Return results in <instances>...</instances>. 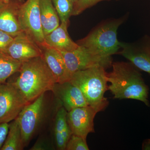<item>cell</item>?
I'll return each instance as SVG.
<instances>
[{
  "label": "cell",
  "mask_w": 150,
  "mask_h": 150,
  "mask_svg": "<svg viewBox=\"0 0 150 150\" xmlns=\"http://www.w3.org/2000/svg\"><path fill=\"white\" fill-rule=\"evenodd\" d=\"M60 52L64 58L70 78L71 75L78 71L98 66L107 69L112 66V57L100 56L79 45L74 51Z\"/></svg>",
  "instance_id": "52a82bcc"
},
{
  "label": "cell",
  "mask_w": 150,
  "mask_h": 150,
  "mask_svg": "<svg viewBox=\"0 0 150 150\" xmlns=\"http://www.w3.org/2000/svg\"><path fill=\"white\" fill-rule=\"evenodd\" d=\"M67 150H88L86 139L80 136L72 134L67 143Z\"/></svg>",
  "instance_id": "ffe728a7"
},
{
  "label": "cell",
  "mask_w": 150,
  "mask_h": 150,
  "mask_svg": "<svg viewBox=\"0 0 150 150\" xmlns=\"http://www.w3.org/2000/svg\"><path fill=\"white\" fill-rule=\"evenodd\" d=\"M111 67L112 71L107 73V78L110 83L108 90L113 98L136 100L150 107L149 88L140 70L130 62H115Z\"/></svg>",
  "instance_id": "6da1fadb"
},
{
  "label": "cell",
  "mask_w": 150,
  "mask_h": 150,
  "mask_svg": "<svg viewBox=\"0 0 150 150\" xmlns=\"http://www.w3.org/2000/svg\"><path fill=\"white\" fill-rule=\"evenodd\" d=\"M19 75L12 82L28 103L52 91L56 81L42 55L23 62Z\"/></svg>",
  "instance_id": "7a4b0ae2"
},
{
  "label": "cell",
  "mask_w": 150,
  "mask_h": 150,
  "mask_svg": "<svg viewBox=\"0 0 150 150\" xmlns=\"http://www.w3.org/2000/svg\"><path fill=\"white\" fill-rule=\"evenodd\" d=\"M67 110L61 105L57 110L54 125V133H62L63 129L68 125Z\"/></svg>",
  "instance_id": "44dd1931"
},
{
  "label": "cell",
  "mask_w": 150,
  "mask_h": 150,
  "mask_svg": "<svg viewBox=\"0 0 150 150\" xmlns=\"http://www.w3.org/2000/svg\"><path fill=\"white\" fill-rule=\"evenodd\" d=\"M10 1V0H0V2L4 3H8Z\"/></svg>",
  "instance_id": "4316f807"
},
{
  "label": "cell",
  "mask_w": 150,
  "mask_h": 150,
  "mask_svg": "<svg viewBox=\"0 0 150 150\" xmlns=\"http://www.w3.org/2000/svg\"><path fill=\"white\" fill-rule=\"evenodd\" d=\"M119 54L132 63L139 69L150 76V37L145 35L137 41L130 43L121 42Z\"/></svg>",
  "instance_id": "9c48e42d"
},
{
  "label": "cell",
  "mask_w": 150,
  "mask_h": 150,
  "mask_svg": "<svg viewBox=\"0 0 150 150\" xmlns=\"http://www.w3.org/2000/svg\"><path fill=\"white\" fill-rule=\"evenodd\" d=\"M14 37L4 31L0 30V53L4 54L13 40Z\"/></svg>",
  "instance_id": "603a6c76"
},
{
  "label": "cell",
  "mask_w": 150,
  "mask_h": 150,
  "mask_svg": "<svg viewBox=\"0 0 150 150\" xmlns=\"http://www.w3.org/2000/svg\"><path fill=\"white\" fill-rule=\"evenodd\" d=\"M105 0H78L74 4L72 16L79 15L87 9Z\"/></svg>",
  "instance_id": "7402d4cb"
},
{
  "label": "cell",
  "mask_w": 150,
  "mask_h": 150,
  "mask_svg": "<svg viewBox=\"0 0 150 150\" xmlns=\"http://www.w3.org/2000/svg\"><path fill=\"white\" fill-rule=\"evenodd\" d=\"M56 8L61 22L69 21L72 16L74 3L71 0H51Z\"/></svg>",
  "instance_id": "d6986e66"
},
{
  "label": "cell",
  "mask_w": 150,
  "mask_h": 150,
  "mask_svg": "<svg viewBox=\"0 0 150 150\" xmlns=\"http://www.w3.org/2000/svg\"><path fill=\"white\" fill-rule=\"evenodd\" d=\"M98 112L90 105L76 108L67 112V121L72 134L86 139L94 132V119Z\"/></svg>",
  "instance_id": "30bf717a"
},
{
  "label": "cell",
  "mask_w": 150,
  "mask_h": 150,
  "mask_svg": "<svg viewBox=\"0 0 150 150\" xmlns=\"http://www.w3.org/2000/svg\"><path fill=\"white\" fill-rule=\"evenodd\" d=\"M20 4L0 2V30L14 37L22 32L18 18Z\"/></svg>",
  "instance_id": "5bb4252c"
},
{
  "label": "cell",
  "mask_w": 150,
  "mask_h": 150,
  "mask_svg": "<svg viewBox=\"0 0 150 150\" xmlns=\"http://www.w3.org/2000/svg\"><path fill=\"white\" fill-rule=\"evenodd\" d=\"M40 20L44 36L61 23L58 13L51 0H40Z\"/></svg>",
  "instance_id": "2e32d148"
},
{
  "label": "cell",
  "mask_w": 150,
  "mask_h": 150,
  "mask_svg": "<svg viewBox=\"0 0 150 150\" xmlns=\"http://www.w3.org/2000/svg\"><path fill=\"white\" fill-rule=\"evenodd\" d=\"M39 46L43 59L54 74L56 83H62L69 81L70 76L61 52L44 43Z\"/></svg>",
  "instance_id": "4fadbf2b"
},
{
  "label": "cell",
  "mask_w": 150,
  "mask_h": 150,
  "mask_svg": "<svg viewBox=\"0 0 150 150\" xmlns=\"http://www.w3.org/2000/svg\"><path fill=\"white\" fill-rule=\"evenodd\" d=\"M24 148L21 130L16 118L9 124L7 136L0 150H22Z\"/></svg>",
  "instance_id": "e0dca14e"
},
{
  "label": "cell",
  "mask_w": 150,
  "mask_h": 150,
  "mask_svg": "<svg viewBox=\"0 0 150 150\" xmlns=\"http://www.w3.org/2000/svg\"><path fill=\"white\" fill-rule=\"evenodd\" d=\"M4 54L22 63L42 55L40 46L23 31L14 37Z\"/></svg>",
  "instance_id": "8fae6325"
},
{
  "label": "cell",
  "mask_w": 150,
  "mask_h": 150,
  "mask_svg": "<svg viewBox=\"0 0 150 150\" xmlns=\"http://www.w3.org/2000/svg\"><path fill=\"white\" fill-rule=\"evenodd\" d=\"M9 124L8 123H0V149L2 147L8 133Z\"/></svg>",
  "instance_id": "d4e9b609"
},
{
  "label": "cell",
  "mask_w": 150,
  "mask_h": 150,
  "mask_svg": "<svg viewBox=\"0 0 150 150\" xmlns=\"http://www.w3.org/2000/svg\"><path fill=\"white\" fill-rule=\"evenodd\" d=\"M105 69L98 66L78 71L71 75L69 81L81 90L88 105L97 112L104 110L109 103L104 96L108 90Z\"/></svg>",
  "instance_id": "3957f363"
},
{
  "label": "cell",
  "mask_w": 150,
  "mask_h": 150,
  "mask_svg": "<svg viewBox=\"0 0 150 150\" xmlns=\"http://www.w3.org/2000/svg\"><path fill=\"white\" fill-rule=\"evenodd\" d=\"M126 19V17L123 16L102 21L77 43L97 55L111 57L120 49L121 42L117 38V30Z\"/></svg>",
  "instance_id": "277c9868"
},
{
  "label": "cell",
  "mask_w": 150,
  "mask_h": 150,
  "mask_svg": "<svg viewBox=\"0 0 150 150\" xmlns=\"http://www.w3.org/2000/svg\"><path fill=\"white\" fill-rule=\"evenodd\" d=\"M45 93L25 105L17 117L21 130L24 147L30 142L45 118L46 111Z\"/></svg>",
  "instance_id": "5b68a950"
},
{
  "label": "cell",
  "mask_w": 150,
  "mask_h": 150,
  "mask_svg": "<svg viewBox=\"0 0 150 150\" xmlns=\"http://www.w3.org/2000/svg\"><path fill=\"white\" fill-rule=\"evenodd\" d=\"M54 149L53 146L47 141L43 139L38 141L31 148L30 150H44Z\"/></svg>",
  "instance_id": "cb8c5ba5"
},
{
  "label": "cell",
  "mask_w": 150,
  "mask_h": 150,
  "mask_svg": "<svg viewBox=\"0 0 150 150\" xmlns=\"http://www.w3.org/2000/svg\"><path fill=\"white\" fill-rule=\"evenodd\" d=\"M40 0H27L20 5L18 18L23 32L39 46L44 43L40 20Z\"/></svg>",
  "instance_id": "8992f818"
},
{
  "label": "cell",
  "mask_w": 150,
  "mask_h": 150,
  "mask_svg": "<svg viewBox=\"0 0 150 150\" xmlns=\"http://www.w3.org/2000/svg\"><path fill=\"white\" fill-rule=\"evenodd\" d=\"M70 21L61 22L59 27L44 36V43L61 52H70L79 47L70 38L68 31Z\"/></svg>",
  "instance_id": "9a60e30c"
},
{
  "label": "cell",
  "mask_w": 150,
  "mask_h": 150,
  "mask_svg": "<svg viewBox=\"0 0 150 150\" xmlns=\"http://www.w3.org/2000/svg\"><path fill=\"white\" fill-rule=\"evenodd\" d=\"M142 150H150V139H146L142 143Z\"/></svg>",
  "instance_id": "484cf974"
},
{
  "label": "cell",
  "mask_w": 150,
  "mask_h": 150,
  "mask_svg": "<svg viewBox=\"0 0 150 150\" xmlns=\"http://www.w3.org/2000/svg\"><path fill=\"white\" fill-rule=\"evenodd\" d=\"M27 104L12 83L0 84V123L15 120Z\"/></svg>",
  "instance_id": "ba28073f"
},
{
  "label": "cell",
  "mask_w": 150,
  "mask_h": 150,
  "mask_svg": "<svg viewBox=\"0 0 150 150\" xmlns=\"http://www.w3.org/2000/svg\"><path fill=\"white\" fill-rule=\"evenodd\" d=\"M22 64L6 54L0 53V84L5 83L10 76L19 72Z\"/></svg>",
  "instance_id": "ac0fdd59"
},
{
  "label": "cell",
  "mask_w": 150,
  "mask_h": 150,
  "mask_svg": "<svg viewBox=\"0 0 150 150\" xmlns=\"http://www.w3.org/2000/svg\"><path fill=\"white\" fill-rule=\"evenodd\" d=\"M67 112L88 105L81 90L69 81L56 83L52 91Z\"/></svg>",
  "instance_id": "7c38bea8"
},
{
  "label": "cell",
  "mask_w": 150,
  "mask_h": 150,
  "mask_svg": "<svg viewBox=\"0 0 150 150\" xmlns=\"http://www.w3.org/2000/svg\"><path fill=\"white\" fill-rule=\"evenodd\" d=\"M71 1H72L74 3V4L75 3H76V2L78 1V0H71Z\"/></svg>",
  "instance_id": "83f0119b"
}]
</instances>
